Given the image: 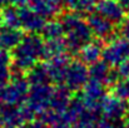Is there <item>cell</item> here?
I'll use <instances>...</instances> for the list:
<instances>
[{"instance_id":"obj_17","label":"cell","mask_w":129,"mask_h":128,"mask_svg":"<svg viewBox=\"0 0 129 128\" xmlns=\"http://www.w3.org/2000/svg\"><path fill=\"white\" fill-rule=\"evenodd\" d=\"M29 3L30 8L43 18H51L60 10V3L58 0H30Z\"/></svg>"},{"instance_id":"obj_11","label":"cell","mask_w":129,"mask_h":128,"mask_svg":"<svg viewBox=\"0 0 129 128\" xmlns=\"http://www.w3.org/2000/svg\"><path fill=\"white\" fill-rule=\"evenodd\" d=\"M69 63L70 62H69V57L67 53L48 59L44 65H45L46 72L49 74L50 82L61 83L65 79V74H67V69H68Z\"/></svg>"},{"instance_id":"obj_27","label":"cell","mask_w":129,"mask_h":128,"mask_svg":"<svg viewBox=\"0 0 129 128\" xmlns=\"http://www.w3.org/2000/svg\"><path fill=\"white\" fill-rule=\"evenodd\" d=\"M120 34L122 37L129 42V14L124 18V20L120 23Z\"/></svg>"},{"instance_id":"obj_29","label":"cell","mask_w":129,"mask_h":128,"mask_svg":"<svg viewBox=\"0 0 129 128\" xmlns=\"http://www.w3.org/2000/svg\"><path fill=\"white\" fill-rule=\"evenodd\" d=\"M29 0H0V5H13V6H24V4Z\"/></svg>"},{"instance_id":"obj_13","label":"cell","mask_w":129,"mask_h":128,"mask_svg":"<svg viewBox=\"0 0 129 128\" xmlns=\"http://www.w3.org/2000/svg\"><path fill=\"white\" fill-rule=\"evenodd\" d=\"M90 79H94L102 84H114L118 81L119 72H114L109 68V64H107L104 60H98L96 63L91 64L90 69Z\"/></svg>"},{"instance_id":"obj_3","label":"cell","mask_w":129,"mask_h":128,"mask_svg":"<svg viewBox=\"0 0 129 128\" xmlns=\"http://www.w3.org/2000/svg\"><path fill=\"white\" fill-rule=\"evenodd\" d=\"M28 79L21 75V73H16L10 83L0 90V103L10 104V106H20L26 102L29 90H28Z\"/></svg>"},{"instance_id":"obj_10","label":"cell","mask_w":129,"mask_h":128,"mask_svg":"<svg viewBox=\"0 0 129 128\" xmlns=\"http://www.w3.org/2000/svg\"><path fill=\"white\" fill-rule=\"evenodd\" d=\"M95 10L113 24H120L127 16V10L118 3V0H99Z\"/></svg>"},{"instance_id":"obj_18","label":"cell","mask_w":129,"mask_h":128,"mask_svg":"<svg viewBox=\"0 0 129 128\" xmlns=\"http://www.w3.org/2000/svg\"><path fill=\"white\" fill-rule=\"evenodd\" d=\"M68 52V46L67 42L63 38L59 39H50V40H45L44 42V52H43V58L45 60L65 54Z\"/></svg>"},{"instance_id":"obj_16","label":"cell","mask_w":129,"mask_h":128,"mask_svg":"<svg viewBox=\"0 0 129 128\" xmlns=\"http://www.w3.org/2000/svg\"><path fill=\"white\" fill-rule=\"evenodd\" d=\"M102 54H103V46H102L99 40L98 42L90 40L89 43H86L79 52L80 60L85 64L96 63L99 60V58H102Z\"/></svg>"},{"instance_id":"obj_9","label":"cell","mask_w":129,"mask_h":128,"mask_svg":"<svg viewBox=\"0 0 129 128\" xmlns=\"http://www.w3.org/2000/svg\"><path fill=\"white\" fill-rule=\"evenodd\" d=\"M100 113L104 118L108 119H124L129 113L127 102L114 97V95H107L102 104Z\"/></svg>"},{"instance_id":"obj_20","label":"cell","mask_w":129,"mask_h":128,"mask_svg":"<svg viewBox=\"0 0 129 128\" xmlns=\"http://www.w3.org/2000/svg\"><path fill=\"white\" fill-rule=\"evenodd\" d=\"M42 34H43V38L45 40H50V39L63 38V35L65 33H64L63 24L60 21H58V20H50V21H46L44 24L43 29H42Z\"/></svg>"},{"instance_id":"obj_31","label":"cell","mask_w":129,"mask_h":128,"mask_svg":"<svg viewBox=\"0 0 129 128\" xmlns=\"http://www.w3.org/2000/svg\"><path fill=\"white\" fill-rule=\"evenodd\" d=\"M4 21H3V14H1V11H0V29H1V24H3Z\"/></svg>"},{"instance_id":"obj_30","label":"cell","mask_w":129,"mask_h":128,"mask_svg":"<svg viewBox=\"0 0 129 128\" xmlns=\"http://www.w3.org/2000/svg\"><path fill=\"white\" fill-rule=\"evenodd\" d=\"M118 3H119L125 10H129V0H118Z\"/></svg>"},{"instance_id":"obj_4","label":"cell","mask_w":129,"mask_h":128,"mask_svg":"<svg viewBox=\"0 0 129 128\" xmlns=\"http://www.w3.org/2000/svg\"><path fill=\"white\" fill-rule=\"evenodd\" d=\"M82 90L83 92H82L80 99L83 100L88 112H90L95 116H96V113H100L102 104H103L104 99L107 98L104 84H102L94 79H89V82Z\"/></svg>"},{"instance_id":"obj_34","label":"cell","mask_w":129,"mask_h":128,"mask_svg":"<svg viewBox=\"0 0 129 128\" xmlns=\"http://www.w3.org/2000/svg\"><path fill=\"white\" fill-rule=\"evenodd\" d=\"M29 1H30V0H29Z\"/></svg>"},{"instance_id":"obj_19","label":"cell","mask_w":129,"mask_h":128,"mask_svg":"<svg viewBox=\"0 0 129 128\" xmlns=\"http://www.w3.org/2000/svg\"><path fill=\"white\" fill-rule=\"evenodd\" d=\"M28 82L31 83L33 85L37 84H49L50 78L49 74L46 72V68L44 64H37L34 68H31L28 72V77H26Z\"/></svg>"},{"instance_id":"obj_2","label":"cell","mask_w":129,"mask_h":128,"mask_svg":"<svg viewBox=\"0 0 129 128\" xmlns=\"http://www.w3.org/2000/svg\"><path fill=\"white\" fill-rule=\"evenodd\" d=\"M60 23L64 28L68 52L79 53L86 43L90 42L91 37V30L86 20H83L82 15L77 11L70 10L61 15Z\"/></svg>"},{"instance_id":"obj_21","label":"cell","mask_w":129,"mask_h":128,"mask_svg":"<svg viewBox=\"0 0 129 128\" xmlns=\"http://www.w3.org/2000/svg\"><path fill=\"white\" fill-rule=\"evenodd\" d=\"M3 14V21L5 23L6 27L10 28H20V14H19V9H16L13 5L5 6L4 10L1 11Z\"/></svg>"},{"instance_id":"obj_28","label":"cell","mask_w":129,"mask_h":128,"mask_svg":"<svg viewBox=\"0 0 129 128\" xmlns=\"http://www.w3.org/2000/svg\"><path fill=\"white\" fill-rule=\"evenodd\" d=\"M15 128H46V123L44 121H30Z\"/></svg>"},{"instance_id":"obj_32","label":"cell","mask_w":129,"mask_h":128,"mask_svg":"<svg viewBox=\"0 0 129 128\" xmlns=\"http://www.w3.org/2000/svg\"><path fill=\"white\" fill-rule=\"evenodd\" d=\"M0 128H4V127H3V123H1V121H0Z\"/></svg>"},{"instance_id":"obj_26","label":"cell","mask_w":129,"mask_h":128,"mask_svg":"<svg viewBox=\"0 0 129 128\" xmlns=\"http://www.w3.org/2000/svg\"><path fill=\"white\" fill-rule=\"evenodd\" d=\"M51 128H73V123H70L61 113L56 114V117L50 123Z\"/></svg>"},{"instance_id":"obj_1","label":"cell","mask_w":129,"mask_h":128,"mask_svg":"<svg viewBox=\"0 0 129 128\" xmlns=\"http://www.w3.org/2000/svg\"><path fill=\"white\" fill-rule=\"evenodd\" d=\"M43 52L44 42L42 38L30 33L14 48L11 67L16 69V73L29 72L38 64V60L43 58Z\"/></svg>"},{"instance_id":"obj_7","label":"cell","mask_w":129,"mask_h":128,"mask_svg":"<svg viewBox=\"0 0 129 128\" xmlns=\"http://www.w3.org/2000/svg\"><path fill=\"white\" fill-rule=\"evenodd\" d=\"M90 79L89 69L86 68V64L82 60H73L69 63L67 74H65V85L70 90H80Z\"/></svg>"},{"instance_id":"obj_14","label":"cell","mask_w":129,"mask_h":128,"mask_svg":"<svg viewBox=\"0 0 129 128\" xmlns=\"http://www.w3.org/2000/svg\"><path fill=\"white\" fill-rule=\"evenodd\" d=\"M70 102H72L70 89L67 85H59L58 88H54L51 102H50V109L60 114L69 107Z\"/></svg>"},{"instance_id":"obj_24","label":"cell","mask_w":129,"mask_h":128,"mask_svg":"<svg viewBox=\"0 0 129 128\" xmlns=\"http://www.w3.org/2000/svg\"><path fill=\"white\" fill-rule=\"evenodd\" d=\"M73 128H98L96 116L88 112L86 114H84L80 119H78L73 124Z\"/></svg>"},{"instance_id":"obj_6","label":"cell","mask_w":129,"mask_h":128,"mask_svg":"<svg viewBox=\"0 0 129 128\" xmlns=\"http://www.w3.org/2000/svg\"><path fill=\"white\" fill-rule=\"evenodd\" d=\"M102 58L107 64L112 67L120 65L125 59L129 58V42L124 38L123 39L113 38L103 48Z\"/></svg>"},{"instance_id":"obj_33","label":"cell","mask_w":129,"mask_h":128,"mask_svg":"<svg viewBox=\"0 0 129 128\" xmlns=\"http://www.w3.org/2000/svg\"><path fill=\"white\" fill-rule=\"evenodd\" d=\"M58 1H59V3H61V1H65V0H58Z\"/></svg>"},{"instance_id":"obj_8","label":"cell","mask_w":129,"mask_h":128,"mask_svg":"<svg viewBox=\"0 0 129 128\" xmlns=\"http://www.w3.org/2000/svg\"><path fill=\"white\" fill-rule=\"evenodd\" d=\"M86 23L91 30V34H94L100 40H112L115 35V24H113L98 11L89 14L86 18Z\"/></svg>"},{"instance_id":"obj_15","label":"cell","mask_w":129,"mask_h":128,"mask_svg":"<svg viewBox=\"0 0 129 128\" xmlns=\"http://www.w3.org/2000/svg\"><path fill=\"white\" fill-rule=\"evenodd\" d=\"M23 39V33L16 28L4 27L0 29V49L10 50L14 49Z\"/></svg>"},{"instance_id":"obj_25","label":"cell","mask_w":129,"mask_h":128,"mask_svg":"<svg viewBox=\"0 0 129 128\" xmlns=\"http://www.w3.org/2000/svg\"><path fill=\"white\" fill-rule=\"evenodd\" d=\"M98 128H127L124 119H108L104 118L98 122Z\"/></svg>"},{"instance_id":"obj_23","label":"cell","mask_w":129,"mask_h":128,"mask_svg":"<svg viewBox=\"0 0 129 128\" xmlns=\"http://www.w3.org/2000/svg\"><path fill=\"white\" fill-rule=\"evenodd\" d=\"M96 4H98L96 0H77V3H75V5L72 10L77 11L82 16L89 15V14H91L93 10H95Z\"/></svg>"},{"instance_id":"obj_22","label":"cell","mask_w":129,"mask_h":128,"mask_svg":"<svg viewBox=\"0 0 129 128\" xmlns=\"http://www.w3.org/2000/svg\"><path fill=\"white\" fill-rule=\"evenodd\" d=\"M112 92L113 95L124 100V102H129V78H123L117 81L114 84H112Z\"/></svg>"},{"instance_id":"obj_5","label":"cell","mask_w":129,"mask_h":128,"mask_svg":"<svg viewBox=\"0 0 129 128\" xmlns=\"http://www.w3.org/2000/svg\"><path fill=\"white\" fill-rule=\"evenodd\" d=\"M54 88L50 84H37L33 85L29 90L26 104L34 111V113H40V116L48 109H50V102L53 97Z\"/></svg>"},{"instance_id":"obj_12","label":"cell","mask_w":129,"mask_h":128,"mask_svg":"<svg viewBox=\"0 0 129 128\" xmlns=\"http://www.w3.org/2000/svg\"><path fill=\"white\" fill-rule=\"evenodd\" d=\"M19 14H20V28L25 29L29 33L42 32L45 21L43 16L39 15L34 9L20 6Z\"/></svg>"}]
</instances>
